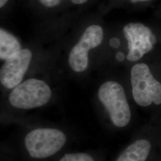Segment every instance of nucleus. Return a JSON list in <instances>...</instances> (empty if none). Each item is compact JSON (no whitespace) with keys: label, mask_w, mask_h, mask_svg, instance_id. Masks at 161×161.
<instances>
[{"label":"nucleus","mask_w":161,"mask_h":161,"mask_svg":"<svg viewBox=\"0 0 161 161\" xmlns=\"http://www.w3.org/2000/svg\"><path fill=\"white\" fill-rule=\"evenodd\" d=\"M71 2L75 4H82L86 3L88 0H70Z\"/></svg>","instance_id":"nucleus-13"},{"label":"nucleus","mask_w":161,"mask_h":161,"mask_svg":"<svg viewBox=\"0 0 161 161\" xmlns=\"http://www.w3.org/2000/svg\"><path fill=\"white\" fill-rule=\"evenodd\" d=\"M103 35V30L97 25H91L86 29L78 44L70 52L69 64L71 69L81 72L87 68L88 52L101 44Z\"/></svg>","instance_id":"nucleus-6"},{"label":"nucleus","mask_w":161,"mask_h":161,"mask_svg":"<svg viewBox=\"0 0 161 161\" xmlns=\"http://www.w3.org/2000/svg\"><path fill=\"white\" fill-rule=\"evenodd\" d=\"M123 32L128 43L127 58L130 62L140 60L153 49L156 41L152 31L143 23H128Z\"/></svg>","instance_id":"nucleus-5"},{"label":"nucleus","mask_w":161,"mask_h":161,"mask_svg":"<svg viewBox=\"0 0 161 161\" xmlns=\"http://www.w3.org/2000/svg\"><path fill=\"white\" fill-rule=\"evenodd\" d=\"M52 96L50 86L43 80L29 79L13 88L9 102L13 107L31 109L47 103Z\"/></svg>","instance_id":"nucleus-4"},{"label":"nucleus","mask_w":161,"mask_h":161,"mask_svg":"<svg viewBox=\"0 0 161 161\" xmlns=\"http://www.w3.org/2000/svg\"><path fill=\"white\" fill-rule=\"evenodd\" d=\"M132 96L136 103L142 107L151 104H161V83L144 63L136 64L131 70Z\"/></svg>","instance_id":"nucleus-1"},{"label":"nucleus","mask_w":161,"mask_h":161,"mask_svg":"<svg viewBox=\"0 0 161 161\" xmlns=\"http://www.w3.org/2000/svg\"><path fill=\"white\" fill-rule=\"evenodd\" d=\"M132 3H147L152 1L153 0H130Z\"/></svg>","instance_id":"nucleus-12"},{"label":"nucleus","mask_w":161,"mask_h":161,"mask_svg":"<svg viewBox=\"0 0 161 161\" xmlns=\"http://www.w3.org/2000/svg\"><path fill=\"white\" fill-rule=\"evenodd\" d=\"M150 148L151 145L147 140H138L130 145L116 161H146Z\"/></svg>","instance_id":"nucleus-8"},{"label":"nucleus","mask_w":161,"mask_h":161,"mask_svg":"<svg viewBox=\"0 0 161 161\" xmlns=\"http://www.w3.org/2000/svg\"><path fill=\"white\" fill-rule=\"evenodd\" d=\"M98 97L115 126L121 128L128 125L131 120V110L120 84L113 80L104 82L99 88Z\"/></svg>","instance_id":"nucleus-2"},{"label":"nucleus","mask_w":161,"mask_h":161,"mask_svg":"<svg viewBox=\"0 0 161 161\" xmlns=\"http://www.w3.org/2000/svg\"><path fill=\"white\" fill-rule=\"evenodd\" d=\"M21 50L17 38L4 29H0V58L5 60Z\"/></svg>","instance_id":"nucleus-9"},{"label":"nucleus","mask_w":161,"mask_h":161,"mask_svg":"<svg viewBox=\"0 0 161 161\" xmlns=\"http://www.w3.org/2000/svg\"><path fill=\"white\" fill-rule=\"evenodd\" d=\"M39 1L43 6L48 8H52L58 6L61 0H39Z\"/></svg>","instance_id":"nucleus-11"},{"label":"nucleus","mask_w":161,"mask_h":161,"mask_svg":"<svg viewBox=\"0 0 161 161\" xmlns=\"http://www.w3.org/2000/svg\"><path fill=\"white\" fill-rule=\"evenodd\" d=\"M66 142L65 134L58 129L37 128L26 135L25 145L30 156L44 159L58 153Z\"/></svg>","instance_id":"nucleus-3"},{"label":"nucleus","mask_w":161,"mask_h":161,"mask_svg":"<svg viewBox=\"0 0 161 161\" xmlns=\"http://www.w3.org/2000/svg\"><path fill=\"white\" fill-rule=\"evenodd\" d=\"M8 0H0V7L2 8L6 5Z\"/></svg>","instance_id":"nucleus-14"},{"label":"nucleus","mask_w":161,"mask_h":161,"mask_svg":"<svg viewBox=\"0 0 161 161\" xmlns=\"http://www.w3.org/2000/svg\"><path fill=\"white\" fill-rule=\"evenodd\" d=\"M32 54L28 49H22L7 58L0 70L1 84L12 89L20 84L29 68Z\"/></svg>","instance_id":"nucleus-7"},{"label":"nucleus","mask_w":161,"mask_h":161,"mask_svg":"<svg viewBox=\"0 0 161 161\" xmlns=\"http://www.w3.org/2000/svg\"><path fill=\"white\" fill-rule=\"evenodd\" d=\"M59 161H94L90 155L84 153L66 154Z\"/></svg>","instance_id":"nucleus-10"}]
</instances>
